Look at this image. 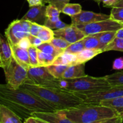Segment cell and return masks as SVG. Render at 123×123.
<instances>
[{
    "mask_svg": "<svg viewBox=\"0 0 123 123\" xmlns=\"http://www.w3.org/2000/svg\"><path fill=\"white\" fill-rule=\"evenodd\" d=\"M113 7H123V0H117Z\"/></svg>",
    "mask_w": 123,
    "mask_h": 123,
    "instance_id": "obj_47",
    "label": "cell"
},
{
    "mask_svg": "<svg viewBox=\"0 0 123 123\" xmlns=\"http://www.w3.org/2000/svg\"><path fill=\"white\" fill-rule=\"evenodd\" d=\"M68 65H54L52 64L50 66H47L48 71L52 74L55 78L58 79H62V76L68 67Z\"/></svg>",
    "mask_w": 123,
    "mask_h": 123,
    "instance_id": "obj_25",
    "label": "cell"
},
{
    "mask_svg": "<svg viewBox=\"0 0 123 123\" xmlns=\"http://www.w3.org/2000/svg\"><path fill=\"white\" fill-rule=\"evenodd\" d=\"M20 22H21L22 26L24 31H25L26 33L30 34L31 22L29 21V20H24V19H20Z\"/></svg>",
    "mask_w": 123,
    "mask_h": 123,
    "instance_id": "obj_43",
    "label": "cell"
},
{
    "mask_svg": "<svg viewBox=\"0 0 123 123\" xmlns=\"http://www.w3.org/2000/svg\"><path fill=\"white\" fill-rule=\"evenodd\" d=\"M37 37L42 40L43 43L50 42L55 37L54 30H51L49 28L44 26L40 32L38 33Z\"/></svg>",
    "mask_w": 123,
    "mask_h": 123,
    "instance_id": "obj_28",
    "label": "cell"
},
{
    "mask_svg": "<svg viewBox=\"0 0 123 123\" xmlns=\"http://www.w3.org/2000/svg\"><path fill=\"white\" fill-rule=\"evenodd\" d=\"M54 32L55 37L63 38L71 44L81 40L86 37L84 32L79 30L76 25L73 24L61 30H54Z\"/></svg>",
    "mask_w": 123,
    "mask_h": 123,
    "instance_id": "obj_11",
    "label": "cell"
},
{
    "mask_svg": "<svg viewBox=\"0 0 123 123\" xmlns=\"http://www.w3.org/2000/svg\"><path fill=\"white\" fill-rule=\"evenodd\" d=\"M112 68L116 70H120L123 69V57L118 58L113 62Z\"/></svg>",
    "mask_w": 123,
    "mask_h": 123,
    "instance_id": "obj_41",
    "label": "cell"
},
{
    "mask_svg": "<svg viewBox=\"0 0 123 123\" xmlns=\"http://www.w3.org/2000/svg\"><path fill=\"white\" fill-rule=\"evenodd\" d=\"M116 37L123 39V28L118 30L116 32Z\"/></svg>",
    "mask_w": 123,
    "mask_h": 123,
    "instance_id": "obj_46",
    "label": "cell"
},
{
    "mask_svg": "<svg viewBox=\"0 0 123 123\" xmlns=\"http://www.w3.org/2000/svg\"><path fill=\"white\" fill-rule=\"evenodd\" d=\"M61 111L74 123H92L119 117L111 108L100 104L84 103L79 106Z\"/></svg>",
    "mask_w": 123,
    "mask_h": 123,
    "instance_id": "obj_3",
    "label": "cell"
},
{
    "mask_svg": "<svg viewBox=\"0 0 123 123\" xmlns=\"http://www.w3.org/2000/svg\"><path fill=\"white\" fill-rule=\"evenodd\" d=\"M0 66L2 68L9 65L13 58V51L7 38L0 36Z\"/></svg>",
    "mask_w": 123,
    "mask_h": 123,
    "instance_id": "obj_14",
    "label": "cell"
},
{
    "mask_svg": "<svg viewBox=\"0 0 123 123\" xmlns=\"http://www.w3.org/2000/svg\"><path fill=\"white\" fill-rule=\"evenodd\" d=\"M30 34L24 31L20 19L13 20L5 30V36L11 45L18 44L20 40L28 37Z\"/></svg>",
    "mask_w": 123,
    "mask_h": 123,
    "instance_id": "obj_9",
    "label": "cell"
},
{
    "mask_svg": "<svg viewBox=\"0 0 123 123\" xmlns=\"http://www.w3.org/2000/svg\"><path fill=\"white\" fill-rule=\"evenodd\" d=\"M110 50H115V51L123 52V38L115 37L112 42H111L108 46L103 49V52L110 51Z\"/></svg>",
    "mask_w": 123,
    "mask_h": 123,
    "instance_id": "obj_30",
    "label": "cell"
},
{
    "mask_svg": "<svg viewBox=\"0 0 123 123\" xmlns=\"http://www.w3.org/2000/svg\"><path fill=\"white\" fill-rule=\"evenodd\" d=\"M93 1H94L95 2H97V3L98 4V5H99L100 3V2H101V0H93Z\"/></svg>",
    "mask_w": 123,
    "mask_h": 123,
    "instance_id": "obj_48",
    "label": "cell"
},
{
    "mask_svg": "<svg viewBox=\"0 0 123 123\" xmlns=\"http://www.w3.org/2000/svg\"><path fill=\"white\" fill-rule=\"evenodd\" d=\"M70 0H44V3H48L57 7L60 11H62L65 5L69 3Z\"/></svg>",
    "mask_w": 123,
    "mask_h": 123,
    "instance_id": "obj_36",
    "label": "cell"
},
{
    "mask_svg": "<svg viewBox=\"0 0 123 123\" xmlns=\"http://www.w3.org/2000/svg\"><path fill=\"white\" fill-rule=\"evenodd\" d=\"M108 82L112 86H123V72H117L105 76Z\"/></svg>",
    "mask_w": 123,
    "mask_h": 123,
    "instance_id": "obj_27",
    "label": "cell"
},
{
    "mask_svg": "<svg viewBox=\"0 0 123 123\" xmlns=\"http://www.w3.org/2000/svg\"><path fill=\"white\" fill-rule=\"evenodd\" d=\"M84 39V38H83ZM81 40L75 43H72L67 49H66L64 51V53L71 54H79L80 52L85 49L84 44V40Z\"/></svg>",
    "mask_w": 123,
    "mask_h": 123,
    "instance_id": "obj_29",
    "label": "cell"
},
{
    "mask_svg": "<svg viewBox=\"0 0 123 123\" xmlns=\"http://www.w3.org/2000/svg\"><path fill=\"white\" fill-rule=\"evenodd\" d=\"M37 48L38 50H40V51L43 52L50 54V55H53L54 56H56V57L59 56L60 54L64 53L62 50H60L58 48H56L52 43H50V42L42 43L41 45L37 47Z\"/></svg>",
    "mask_w": 123,
    "mask_h": 123,
    "instance_id": "obj_23",
    "label": "cell"
},
{
    "mask_svg": "<svg viewBox=\"0 0 123 123\" xmlns=\"http://www.w3.org/2000/svg\"><path fill=\"white\" fill-rule=\"evenodd\" d=\"M87 76L85 72V64H73L68 66L62 76L64 79H72Z\"/></svg>",
    "mask_w": 123,
    "mask_h": 123,
    "instance_id": "obj_17",
    "label": "cell"
},
{
    "mask_svg": "<svg viewBox=\"0 0 123 123\" xmlns=\"http://www.w3.org/2000/svg\"><path fill=\"white\" fill-rule=\"evenodd\" d=\"M29 56H30V63L32 67H38L39 66L38 62V49L36 47L31 46L28 49Z\"/></svg>",
    "mask_w": 123,
    "mask_h": 123,
    "instance_id": "obj_33",
    "label": "cell"
},
{
    "mask_svg": "<svg viewBox=\"0 0 123 123\" xmlns=\"http://www.w3.org/2000/svg\"><path fill=\"white\" fill-rule=\"evenodd\" d=\"M103 52V50L101 49H85L80 53L76 54V60L75 64H85L95 56Z\"/></svg>",
    "mask_w": 123,
    "mask_h": 123,
    "instance_id": "obj_18",
    "label": "cell"
},
{
    "mask_svg": "<svg viewBox=\"0 0 123 123\" xmlns=\"http://www.w3.org/2000/svg\"><path fill=\"white\" fill-rule=\"evenodd\" d=\"M117 31H108V32H101V33L96 34L99 40L100 44L102 50L105 48L106 46H108L113 40L116 37Z\"/></svg>",
    "mask_w": 123,
    "mask_h": 123,
    "instance_id": "obj_21",
    "label": "cell"
},
{
    "mask_svg": "<svg viewBox=\"0 0 123 123\" xmlns=\"http://www.w3.org/2000/svg\"><path fill=\"white\" fill-rule=\"evenodd\" d=\"M56 58V56L44 53L38 50V62L39 66L47 67V66L52 65Z\"/></svg>",
    "mask_w": 123,
    "mask_h": 123,
    "instance_id": "obj_24",
    "label": "cell"
},
{
    "mask_svg": "<svg viewBox=\"0 0 123 123\" xmlns=\"http://www.w3.org/2000/svg\"><path fill=\"white\" fill-rule=\"evenodd\" d=\"M111 19L123 24V7H113L111 12Z\"/></svg>",
    "mask_w": 123,
    "mask_h": 123,
    "instance_id": "obj_35",
    "label": "cell"
},
{
    "mask_svg": "<svg viewBox=\"0 0 123 123\" xmlns=\"http://www.w3.org/2000/svg\"><path fill=\"white\" fill-rule=\"evenodd\" d=\"M0 123H24L22 118L6 106L0 104Z\"/></svg>",
    "mask_w": 123,
    "mask_h": 123,
    "instance_id": "obj_16",
    "label": "cell"
},
{
    "mask_svg": "<svg viewBox=\"0 0 123 123\" xmlns=\"http://www.w3.org/2000/svg\"><path fill=\"white\" fill-rule=\"evenodd\" d=\"M25 84L43 87L60 88L59 79L55 78L48 71L46 67H31L28 70V75Z\"/></svg>",
    "mask_w": 123,
    "mask_h": 123,
    "instance_id": "obj_5",
    "label": "cell"
},
{
    "mask_svg": "<svg viewBox=\"0 0 123 123\" xmlns=\"http://www.w3.org/2000/svg\"><path fill=\"white\" fill-rule=\"evenodd\" d=\"M110 18L111 16L108 14L84 10H82V12L78 14L71 17L72 24L74 25L91 24L96 22L107 20Z\"/></svg>",
    "mask_w": 123,
    "mask_h": 123,
    "instance_id": "obj_10",
    "label": "cell"
},
{
    "mask_svg": "<svg viewBox=\"0 0 123 123\" xmlns=\"http://www.w3.org/2000/svg\"><path fill=\"white\" fill-rule=\"evenodd\" d=\"M44 27V25H41L34 22H31V30H30V34L32 36H38V33L40 32L41 30Z\"/></svg>",
    "mask_w": 123,
    "mask_h": 123,
    "instance_id": "obj_37",
    "label": "cell"
},
{
    "mask_svg": "<svg viewBox=\"0 0 123 123\" xmlns=\"http://www.w3.org/2000/svg\"><path fill=\"white\" fill-rule=\"evenodd\" d=\"M18 45L21 48H22V49H26V50H28L31 46V43H30L28 37H25V38H23L22 39L20 40L19 43H18Z\"/></svg>",
    "mask_w": 123,
    "mask_h": 123,
    "instance_id": "obj_40",
    "label": "cell"
},
{
    "mask_svg": "<svg viewBox=\"0 0 123 123\" xmlns=\"http://www.w3.org/2000/svg\"><path fill=\"white\" fill-rule=\"evenodd\" d=\"M61 13V11L53 5L49 4V5L46 6V16L52 21L60 20V14Z\"/></svg>",
    "mask_w": 123,
    "mask_h": 123,
    "instance_id": "obj_31",
    "label": "cell"
},
{
    "mask_svg": "<svg viewBox=\"0 0 123 123\" xmlns=\"http://www.w3.org/2000/svg\"><path fill=\"white\" fill-rule=\"evenodd\" d=\"M27 1L30 7H33V6L44 5V0H27Z\"/></svg>",
    "mask_w": 123,
    "mask_h": 123,
    "instance_id": "obj_44",
    "label": "cell"
},
{
    "mask_svg": "<svg viewBox=\"0 0 123 123\" xmlns=\"http://www.w3.org/2000/svg\"><path fill=\"white\" fill-rule=\"evenodd\" d=\"M92 123H123V118L121 117H116L111 118L100 120Z\"/></svg>",
    "mask_w": 123,
    "mask_h": 123,
    "instance_id": "obj_38",
    "label": "cell"
},
{
    "mask_svg": "<svg viewBox=\"0 0 123 123\" xmlns=\"http://www.w3.org/2000/svg\"><path fill=\"white\" fill-rule=\"evenodd\" d=\"M7 85L18 89L25 84L28 75V70L18 63L14 57L8 66L3 68Z\"/></svg>",
    "mask_w": 123,
    "mask_h": 123,
    "instance_id": "obj_6",
    "label": "cell"
},
{
    "mask_svg": "<svg viewBox=\"0 0 123 123\" xmlns=\"http://www.w3.org/2000/svg\"><path fill=\"white\" fill-rule=\"evenodd\" d=\"M117 0H101V2L103 3V6L109 8H112Z\"/></svg>",
    "mask_w": 123,
    "mask_h": 123,
    "instance_id": "obj_45",
    "label": "cell"
},
{
    "mask_svg": "<svg viewBox=\"0 0 123 123\" xmlns=\"http://www.w3.org/2000/svg\"><path fill=\"white\" fill-rule=\"evenodd\" d=\"M77 27L81 30L86 36L108 31H117L123 28V23L112 19L96 22L85 25H77Z\"/></svg>",
    "mask_w": 123,
    "mask_h": 123,
    "instance_id": "obj_7",
    "label": "cell"
},
{
    "mask_svg": "<svg viewBox=\"0 0 123 123\" xmlns=\"http://www.w3.org/2000/svg\"><path fill=\"white\" fill-rule=\"evenodd\" d=\"M24 88L54 107L57 111L69 109L84 104V99L78 94L62 88L43 87L24 84Z\"/></svg>",
    "mask_w": 123,
    "mask_h": 123,
    "instance_id": "obj_2",
    "label": "cell"
},
{
    "mask_svg": "<svg viewBox=\"0 0 123 123\" xmlns=\"http://www.w3.org/2000/svg\"><path fill=\"white\" fill-rule=\"evenodd\" d=\"M98 104L111 108L117 113L119 117L123 118V96L108 100L102 101Z\"/></svg>",
    "mask_w": 123,
    "mask_h": 123,
    "instance_id": "obj_19",
    "label": "cell"
},
{
    "mask_svg": "<svg viewBox=\"0 0 123 123\" xmlns=\"http://www.w3.org/2000/svg\"><path fill=\"white\" fill-rule=\"evenodd\" d=\"M11 47L13 51V57L16 61L20 64L22 67L28 70L32 66L30 63V56L28 50L22 49L18 44L11 45Z\"/></svg>",
    "mask_w": 123,
    "mask_h": 123,
    "instance_id": "obj_15",
    "label": "cell"
},
{
    "mask_svg": "<svg viewBox=\"0 0 123 123\" xmlns=\"http://www.w3.org/2000/svg\"><path fill=\"white\" fill-rule=\"evenodd\" d=\"M0 104L12 109L24 120L34 112L57 111L30 91L22 88H13L7 84L0 85Z\"/></svg>",
    "mask_w": 123,
    "mask_h": 123,
    "instance_id": "obj_1",
    "label": "cell"
},
{
    "mask_svg": "<svg viewBox=\"0 0 123 123\" xmlns=\"http://www.w3.org/2000/svg\"><path fill=\"white\" fill-rule=\"evenodd\" d=\"M84 44L85 49H101L100 44L97 34L87 36L84 38Z\"/></svg>",
    "mask_w": 123,
    "mask_h": 123,
    "instance_id": "obj_22",
    "label": "cell"
},
{
    "mask_svg": "<svg viewBox=\"0 0 123 123\" xmlns=\"http://www.w3.org/2000/svg\"><path fill=\"white\" fill-rule=\"evenodd\" d=\"M60 88L77 94H85L98 92L112 87L105 76L92 77L86 76L72 79H59Z\"/></svg>",
    "mask_w": 123,
    "mask_h": 123,
    "instance_id": "obj_4",
    "label": "cell"
},
{
    "mask_svg": "<svg viewBox=\"0 0 123 123\" xmlns=\"http://www.w3.org/2000/svg\"><path fill=\"white\" fill-rule=\"evenodd\" d=\"M82 10V6L79 4L68 3L65 5L61 13L72 17L80 13Z\"/></svg>",
    "mask_w": 123,
    "mask_h": 123,
    "instance_id": "obj_26",
    "label": "cell"
},
{
    "mask_svg": "<svg viewBox=\"0 0 123 123\" xmlns=\"http://www.w3.org/2000/svg\"><path fill=\"white\" fill-rule=\"evenodd\" d=\"M46 16V6L45 5L33 6L22 17V19L29 20L41 25H44Z\"/></svg>",
    "mask_w": 123,
    "mask_h": 123,
    "instance_id": "obj_12",
    "label": "cell"
},
{
    "mask_svg": "<svg viewBox=\"0 0 123 123\" xmlns=\"http://www.w3.org/2000/svg\"><path fill=\"white\" fill-rule=\"evenodd\" d=\"M69 25H68V24H65L64 22L61 21L60 19L57 20V21H52V20H49L47 18L45 23H44V26L49 28H50L52 30H57L64 28L68 26Z\"/></svg>",
    "mask_w": 123,
    "mask_h": 123,
    "instance_id": "obj_32",
    "label": "cell"
},
{
    "mask_svg": "<svg viewBox=\"0 0 123 123\" xmlns=\"http://www.w3.org/2000/svg\"><path fill=\"white\" fill-rule=\"evenodd\" d=\"M24 123H49L39 118L35 117H30L24 120Z\"/></svg>",
    "mask_w": 123,
    "mask_h": 123,
    "instance_id": "obj_42",
    "label": "cell"
},
{
    "mask_svg": "<svg viewBox=\"0 0 123 123\" xmlns=\"http://www.w3.org/2000/svg\"><path fill=\"white\" fill-rule=\"evenodd\" d=\"M50 43H52L54 46H55L58 49L62 50L63 52L65 49H67L71 44V43H70L69 42L66 41V40L63 39L62 38H60V37H54V39Z\"/></svg>",
    "mask_w": 123,
    "mask_h": 123,
    "instance_id": "obj_34",
    "label": "cell"
},
{
    "mask_svg": "<svg viewBox=\"0 0 123 123\" xmlns=\"http://www.w3.org/2000/svg\"><path fill=\"white\" fill-rule=\"evenodd\" d=\"M76 60V55L75 54L62 53L58 56L52 64L54 65H71L75 64Z\"/></svg>",
    "mask_w": 123,
    "mask_h": 123,
    "instance_id": "obj_20",
    "label": "cell"
},
{
    "mask_svg": "<svg viewBox=\"0 0 123 123\" xmlns=\"http://www.w3.org/2000/svg\"><path fill=\"white\" fill-rule=\"evenodd\" d=\"M28 38L30 40L31 46H33L36 47V48H37L40 45H41L42 43H43L42 40L38 38V37H37V36H34L31 34H30V36H28Z\"/></svg>",
    "mask_w": 123,
    "mask_h": 123,
    "instance_id": "obj_39",
    "label": "cell"
},
{
    "mask_svg": "<svg viewBox=\"0 0 123 123\" xmlns=\"http://www.w3.org/2000/svg\"><path fill=\"white\" fill-rule=\"evenodd\" d=\"M32 116L39 118L49 123H74L61 111L34 112Z\"/></svg>",
    "mask_w": 123,
    "mask_h": 123,
    "instance_id": "obj_13",
    "label": "cell"
},
{
    "mask_svg": "<svg viewBox=\"0 0 123 123\" xmlns=\"http://www.w3.org/2000/svg\"><path fill=\"white\" fill-rule=\"evenodd\" d=\"M77 94V93H76ZM84 99V103L98 104L103 100L123 96V86H113L109 88L91 93L78 94Z\"/></svg>",
    "mask_w": 123,
    "mask_h": 123,
    "instance_id": "obj_8",
    "label": "cell"
}]
</instances>
